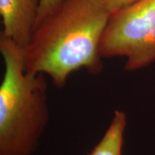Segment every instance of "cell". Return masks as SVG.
Here are the masks:
<instances>
[{
    "instance_id": "cell-1",
    "label": "cell",
    "mask_w": 155,
    "mask_h": 155,
    "mask_svg": "<svg viewBox=\"0 0 155 155\" xmlns=\"http://www.w3.org/2000/svg\"><path fill=\"white\" fill-rule=\"evenodd\" d=\"M111 15L103 0H63L36 25L24 48L25 71L49 75L59 88L81 68L99 74L100 42Z\"/></svg>"
},
{
    "instance_id": "cell-2",
    "label": "cell",
    "mask_w": 155,
    "mask_h": 155,
    "mask_svg": "<svg viewBox=\"0 0 155 155\" xmlns=\"http://www.w3.org/2000/svg\"><path fill=\"white\" fill-rule=\"evenodd\" d=\"M5 72L0 86V155H32L49 120L47 83L27 72L24 48L0 34Z\"/></svg>"
},
{
    "instance_id": "cell-7",
    "label": "cell",
    "mask_w": 155,
    "mask_h": 155,
    "mask_svg": "<svg viewBox=\"0 0 155 155\" xmlns=\"http://www.w3.org/2000/svg\"><path fill=\"white\" fill-rule=\"evenodd\" d=\"M107 9L112 14L129 7L139 0H103Z\"/></svg>"
},
{
    "instance_id": "cell-5",
    "label": "cell",
    "mask_w": 155,
    "mask_h": 155,
    "mask_svg": "<svg viewBox=\"0 0 155 155\" xmlns=\"http://www.w3.org/2000/svg\"><path fill=\"white\" fill-rule=\"evenodd\" d=\"M127 116L116 110L104 137L88 155H122Z\"/></svg>"
},
{
    "instance_id": "cell-6",
    "label": "cell",
    "mask_w": 155,
    "mask_h": 155,
    "mask_svg": "<svg viewBox=\"0 0 155 155\" xmlns=\"http://www.w3.org/2000/svg\"><path fill=\"white\" fill-rule=\"evenodd\" d=\"M62 2L63 0H40V9L36 25L41 22L50 13H51L54 9L57 8Z\"/></svg>"
},
{
    "instance_id": "cell-4",
    "label": "cell",
    "mask_w": 155,
    "mask_h": 155,
    "mask_svg": "<svg viewBox=\"0 0 155 155\" xmlns=\"http://www.w3.org/2000/svg\"><path fill=\"white\" fill-rule=\"evenodd\" d=\"M40 9V0H0L4 29L1 33L25 48L30 42Z\"/></svg>"
},
{
    "instance_id": "cell-3",
    "label": "cell",
    "mask_w": 155,
    "mask_h": 155,
    "mask_svg": "<svg viewBox=\"0 0 155 155\" xmlns=\"http://www.w3.org/2000/svg\"><path fill=\"white\" fill-rule=\"evenodd\" d=\"M99 51L102 58L125 57L128 71L152 63L155 60V0H139L112 14Z\"/></svg>"
}]
</instances>
